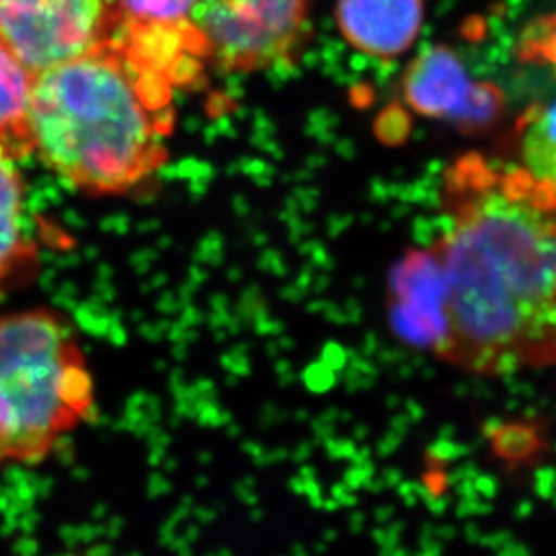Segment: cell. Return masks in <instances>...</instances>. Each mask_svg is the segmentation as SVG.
Listing matches in <instances>:
<instances>
[{
    "mask_svg": "<svg viewBox=\"0 0 556 556\" xmlns=\"http://www.w3.org/2000/svg\"><path fill=\"white\" fill-rule=\"evenodd\" d=\"M432 244L443 283L433 354L501 378L556 365V190L522 166L460 155L444 174Z\"/></svg>",
    "mask_w": 556,
    "mask_h": 556,
    "instance_id": "1",
    "label": "cell"
},
{
    "mask_svg": "<svg viewBox=\"0 0 556 556\" xmlns=\"http://www.w3.org/2000/svg\"><path fill=\"white\" fill-rule=\"evenodd\" d=\"M195 4L198 0H116V11L119 26H182L192 22Z\"/></svg>",
    "mask_w": 556,
    "mask_h": 556,
    "instance_id": "12",
    "label": "cell"
},
{
    "mask_svg": "<svg viewBox=\"0 0 556 556\" xmlns=\"http://www.w3.org/2000/svg\"><path fill=\"white\" fill-rule=\"evenodd\" d=\"M16 161L0 149V299L16 275L35 261L26 230V187Z\"/></svg>",
    "mask_w": 556,
    "mask_h": 556,
    "instance_id": "9",
    "label": "cell"
},
{
    "mask_svg": "<svg viewBox=\"0 0 556 556\" xmlns=\"http://www.w3.org/2000/svg\"><path fill=\"white\" fill-rule=\"evenodd\" d=\"M116 0H0V46L31 75L113 35Z\"/></svg>",
    "mask_w": 556,
    "mask_h": 556,
    "instance_id": "5",
    "label": "cell"
},
{
    "mask_svg": "<svg viewBox=\"0 0 556 556\" xmlns=\"http://www.w3.org/2000/svg\"><path fill=\"white\" fill-rule=\"evenodd\" d=\"M471 86L463 60L446 46L422 49L408 64L402 81L408 108L425 118L450 122L465 105Z\"/></svg>",
    "mask_w": 556,
    "mask_h": 556,
    "instance_id": "8",
    "label": "cell"
},
{
    "mask_svg": "<svg viewBox=\"0 0 556 556\" xmlns=\"http://www.w3.org/2000/svg\"><path fill=\"white\" fill-rule=\"evenodd\" d=\"M313 0H198L192 22L208 64L253 75L293 64L311 35Z\"/></svg>",
    "mask_w": 556,
    "mask_h": 556,
    "instance_id": "4",
    "label": "cell"
},
{
    "mask_svg": "<svg viewBox=\"0 0 556 556\" xmlns=\"http://www.w3.org/2000/svg\"><path fill=\"white\" fill-rule=\"evenodd\" d=\"M517 132L522 168L556 190V100L533 105L520 118Z\"/></svg>",
    "mask_w": 556,
    "mask_h": 556,
    "instance_id": "11",
    "label": "cell"
},
{
    "mask_svg": "<svg viewBox=\"0 0 556 556\" xmlns=\"http://www.w3.org/2000/svg\"><path fill=\"white\" fill-rule=\"evenodd\" d=\"M391 294V318L397 334L433 351L443 331V283L432 248L408 253L394 271Z\"/></svg>",
    "mask_w": 556,
    "mask_h": 556,
    "instance_id": "7",
    "label": "cell"
},
{
    "mask_svg": "<svg viewBox=\"0 0 556 556\" xmlns=\"http://www.w3.org/2000/svg\"><path fill=\"white\" fill-rule=\"evenodd\" d=\"M97 389L59 311L0 316V466H37L91 419Z\"/></svg>",
    "mask_w": 556,
    "mask_h": 556,
    "instance_id": "3",
    "label": "cell"
},
{
    "mask_svg": "<svg viewBox=\"0 0 556 556\" xmlns=\"http://www.w3.org/2000/svg\"><path fill=\"white\" fill-rule=\"evenodd\" d=\"M174 89L168 76L111 35L35 76L27 109L31 154L78 192H130L168 160Z\"/></svg>",
    "mask_w": 556,
    "mask_h": 556,
    "instance_id": "2",
    "label": "cell"
},
{
    "mask_svg": "<svg viewBox=\"0 0 556 556\" xmlns=\"http://www.w3.org/2000/svg\"><path fill=\"white\" fill-rule=\"evenodd\" d=\"M33 80L35 75L0 46V149L15 160L31 155L27 109Z\"/></svg>",
    "mask_w": 556,
    "mask_h": 556,
    "instance_id": "10",
    "label": "cell"
},
{
    "mask_svg": "<svg viewBox=\"0 0 556 556\" xmlns=\"http://www.w3.org/2000/svg\"><path fill=\"white\" fill-rule=\"evenodd\" d=\"M504 109V94L488 81H473L465 105L455 114L452 124L463 132H481L492 127Z\"/></svg>",
    "mask_w": 556,
    "mask_h": 556,
    "instance_id": "13",
    "label": "cell"
},
{
    "mask_svg": "<svg viewBox=\"0 0 556 556\" xmlns=\"http://www.w3.org/2000/svg\"><path fill=\"white\" fill-rule=\"evenodd\" d=\"M337 26L345 42L372 59L402 56L419 37L422 0H337Z\"/></svg>",
    "mask_w": 556,
    "mask_h": 556,
    "instance_id": "6",
    "label": "cell"
}]
</instances>
